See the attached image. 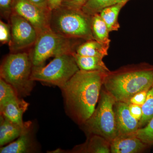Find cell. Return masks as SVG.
Returning a JSON list of instances; mask_svg holds the SVG:
<instances>
[{"instance_id": "cell-1", "label": "cell", "mask_w": 153, "mask_h": 153, "mask_svg": "<svg viewBox=\"0 0 153 153\" xmlns=\"http://www.w3.org/2000/svg\"><path fill=\"white\" fill-rule=\"evenodd\" d=\"M107 73L79 70L60 89L66 109L78 124L83 125L95 110Z\"/></svg>"}, {"instance_id": "cell-2", "label": "cell", "mask_w": 153, "mask_h": 153, "mask_svg": "<svg viewBox=\"0 0 153 153\" xmlns=\"http://www.w3.org/2000/svg\"><path fill=\"white\" fill-rule=\"evenodd\" d=\"M153 84V66L141 63L107 72L102 87L116 101L129 103L136 94L149 89Z\"/></svg>"}, {"instance_id": "cell-3", "label": "cell", "mask_w": 153, "mask_h": 153, "mask_svg": "<svg viewBox=\"0 0 153 153\" xmlns=\"http://www.w3.org/2000/svg\"><path fill=\"white\" fill-rule=\"evenodd\" d=\"M91 22V16L82 10L61 6L52 11L50 27L64 37L87 41L94 39Z\"/></svg>"}, {"instance_id": "cell-4", "label": "cell", "mask_w": 153, "mask_h": 153, "mask_svg": "<svg viewBox=\"0 0 153 153\" xmlns=\"http://www.w3.org/2000/svg\"><path fill=\"white\" fill-rule=\"evenodd\" d=\"M33 65L28 52L11 53L3 60L0 76L13 88L19 97L29 96L34 87Z\"/></svg>"}, {"instance_id": "cell-5", "label": "cell", "mask_w": 153, "mask_h": 153, "mask_svg": "<svg viewBox=\"0 0 153 153\" xmlns=\"http://www.w3.org/2000/svg\"><path fill=\"white\" fill-rule=\"evenodd\" d=\"M115 99L102 87L98 105L91 116L81 125L88 134L104 138L110 143L117 136L114 111Z\"/></svg>"}, {"instance_id": "cell-6", "label": "cell", "mask_w": 153, "mask_h": 153, "mask_svg": "<svg viewBox=\"0 0 153 153\" xmlns=\"http://www.w3.org/2000/svg\"><path fill=\"white\" fill-rule=\"evenodd\" d=\"M76 42V39L61 36L51 29L39 33L28 52L33 67L44 66L45 61L51 57L73 54L77 47Z\"/></svg>"}, {"instance_id": "cell-7", "label": "cell", "mask_w": 153, "mask_h": 153, "mask_svg": "<svg viewBox=\"0 0 153 153\" xmlns=\"http://www.w3.org/2000/svg\"><path fill=\"white\" fill-rule=\"evenodd\" d=\"M79 70L73 54H64L55 57L46 66L33 67L31 79L61 89Z\"/></svg>"}, {"instance_id": "cell-8", "label": "cell", "mask_w": 153, "mask_h": 153, "mask_svg": "<svg viewBox=\"0 0 153 153\" xmlns=\"http://www.w3.org/2000/svg\"><path fill=\"white\" fill-rule=\"evenodd\" d=\"M9 22L11 37L8 45L11 53L30 49L38 38V33L36 28L26 19L14 13L11 15Z\"/></svg>"}, {"instance_id": "cell-9", "label": "cell", "mask_w": 153, "mask_h": 153, "mask_svg": "<svg viewBox=\"0 0 153 153\" xmlns=\"http://www.w3.org/2000/svg\"><path fill=\"white\" fill-rule=\"evenodd\" d=\"M13 13L18 14L30 22L38 34L50 29L52 11L48 8L26 0H15Z\"/></svg>"}, {"instance_id": "cell-10", "label": "cell", "mask_w": 153, "mask_h": 153, "mask_svg": "<svg viewBox=\"0 0 153 153\" xmlns=\"http://www.w3.org/2000/svg\"><path fill=\"white\" fill-rule=\"evenodd\" d=\"M117 136L128 135L139 128V121L131 114L128 103L116 101L114 105Z\"/></svg>"}, {"instance_id": "cell-11", "label": "cell", "mask_w": 153, "mask_h": 153, "mask_svg": "<svg viewBox=\"0 0 153 153\" xmlns=\"http://www.w3.org/2000/svg\"><path fill=\"white\" fill-rule=\"evenodd\" d=\"M32 122H26L23 132L15 141L8 145L1 147V153H25L32 152L35 149Z\"/></svg>"}, {"instance_id": "cell-12", "label": "cell", "mask_w": 153, "mask_h": 153, "mask_svg": "<svg viewBox=\"0 0 153 153\" xmlns=\"http://www.w3.org/2000/svg\"><path fill=\"white\" fill-rule=\"evenodd\" d=\"M52 153H109L110 143L100 136L89 134L85 143L75 146L70 150L58 149Z\"/></svg>"}, {"instance_id": "cell-13", "label": "cell", "mask_w": 153, "mask_h": 153, "mask_svg": "<svg viewBox=\"0 0 153 153\" xmlns=\"http://www.w3.org/2000/svg\"><path fill=\"white\" fill-rule=\"evenodd\" d=\"M149 147L132 134L117 137L110 143L111 153H141Z\"/></svg>"}, {"instance_id": "cell-14", "label": "cell", "mask_w": 153, "mask_h": 153, "mask_svg": "<svg viewBox=\"0 0 153 153\" xmlns=\"http://www.w3.org/2000/svg\"><path fill=\"white\" fill-rule=\"evenodd\" d=\"M29 103L21 97H16L0 106L1 115L13 122L24 126L23 114L28 109Z\"/></svg>"}, {"instance_id": "cell-15", "label": "cell", "mask_w": 153, "mask_h": 153, "mask_svg": "<svg viewBox=\"0 0 153 153\" xmlns=\"http://www.w3.org/2000/svg\"><path fill=\"white\" fill-rule=\"evenodd\" d=\"M26 125L21 126L1 115L0 117V146H4L17 139L23 132Z\"/></svg>"}, {"instance_id": "cell-16", "label": "cell", "mask_w": 153, "mask_h": 153, "mask_svg": "<svg viewBox=\"0 0 153 153\" xmlns=\"http://www.w3.org/2000/svg\"><path fill=\"white\" fill-rule=\"evenodd\" d=\"M109 46L100 43L94 39L87 40L76 48V53L82 56L97 57L103 58L108 55Z\"/></svg>"}, {"instance_id": "cell-17", "label": "cell", "mask_w": 153, "mask_h": 153, "mask_svg": "<svg viewBox=\"0 0 153 153\" xmlns=\"http://www.w3.org/2000/svg\"><path fill=\"white\" fill-rule=\"evenodd\" d=\"M79 70L84 71H102L109 72L110 70L103 62V58L97 57L82 56L76 52L73 53Z\"/></svg>"}, {"instance_id": "cell-18", "label": "cell", "mask_w": 153, "mask_h": 153, "mask_svg": "<svg viewBox=\"0 0 153 153\" xmlns=\"http://www.w3.org/2000/svg\"><path fill=\"white\" fill-rule=\"evenodd\" d=\"M126 3H121L105 8L99 13L110 32L118 30L120 27L118 17L120 10Z\"/></svg>"}, {"instance_id": "cell-19", "label": "cell", "mask_w": 153, "mask_h": 153, "mask_svg": "<svg viewBox=\"0 0 153 153\" xmlns=\"http://www.w3.org/2000/svg\"><path fill=\"white\" fill-rule=\"evenodd\" d=\"M91 27L94 39L109 46L111 42L109 38L110 32L99 14L91 16Z\"/></svg>"}, {"instance_id": "cell-20", "label": "cell", "mask_w": 153, "mask_h": 153, "mask_svg": "<svg viewBox=\"0 0 153 153\" xmlns=\"http://www.w3.org/2000/svg\"><path fill=\"white\" fill-rule=\"evenodd\" d=\"M129 0H88L83 6L82 11L88 16L98 14L102 10L109 6L121 3L127 2Z\"/></svg>"}, {"instance_id": "cell-21", "label": "cell", "mask_w": 153, "mask_h": 153, "mask_svg": "<svg viewBox=\"0 0 153 153\" xmlns=\"http://www.w3.org/2000/svg\"><path fill=\"white\" fill-rule=\"evenodd\" d=\"M142 108L143 115L139 121V128L146 126L153 117V84L148 91L146 99Z\"/></svg>"}, {"instance_id": "cell-22", "label": "cell", "mask_w": 153, "mask_h": 153, "mask_svg": "<svg viewBox=\"0 0 153 153\" xmlns=\"http://www.w3.org/2000/svg\"><path fill=\"white\" fill-rule=\"evenodd\" d=\"M149 146L153 145V117L143 127L131 134Z\"/></svg>"}, {"instance_id": "cell-23", "label": "cell", "mask_w": 153, "mask_h": 153, "mask_svg": "<svg viewBox=\"0 0 153 153\" xmlns=\"http://www.w3.org/2000/svg\"><path fill=\"white\" fill-rule=\"evenodd\" d=\"M18 97L12 85L0 78V106Z\"/></svg>"}, {"instance_id": "cell-24", "label": "cell", "mask_w": 153, "mask_h": 153, "mask_svg": "<svg viewBox=\"0 0 153 153\" xmlns=\"http://www.w3.org/2000/svg\"><path fill=\"white\" fill-rule=\"evenodd\" d=\"M15 0H0V13L2 18L9 21L13 13Z\"/></svg>"}, {"instance_id": "cell-25", "label": "cell", "mask_w": 153, "mask_h": 153, "mask_svg": "<svg viewBox=\"0 0 153 153\" xmlns=\"http://www.w3.org/2000/svg\"><path fill=\"white\" fill-rule=\"evenodd\" d=\"M10 26L9 24L0 21V41L2 44H9L11 40Z\"/></svg>"}, {"instance_id": "cell-26", "label": "cell", "mask_w": 153, "mask_h": 153, "mask_svg": "<svg viewBox=\"0 0 153 153\" xmlns=\"http://www.w3.org/2000/svg\"><path fill=\"white\" fill-rule=\"evenodd\" d=\"M149 89L142 91L136 94L131 99L129 103H133L142 106L144 104L146 99L147 95Z\"/></svg>"}, {"instance_id": "cell-27", "label": "cell", "mask_w": 153, "mask_h": 153, "mask_svg": "<svg viewBox=\"0 0 153 153\" xmlns=\"http://www.w3.org/2000/svg\"><path fill=\"white\" fill-rule=\"evenodd\" d=\"M88 0H63L62 6L71 8L82 10Z\"/></svg>"}, {"instance_id": "cell-28", "label": "cell", "mask_w": 153, "mask_h": 153, "mask_svg": "<svg viewBox=\"0 0 153 153\" xmlns=\"http://www.w3.org/2000/svg\"><path fill=\"white\" fill-rule=\"evenodd\" d=\"M128 108L131 115L140 121L143 115L142 106L133 103H128Z\"/></svg>"}, {"instance_id": "cell-29", "label": "cell", "mask_w": 153, "mask_h": 153, "mask_svg": "<svg viewBox=\"0 0 153 153\" xmlns=\"http://www.w3.org/2000/svg\"><path fill=\"white\" fill-rule=\"evenodd\" d=\"M47 5L51 11L56 10L62 6L63 0H47Z\"/></svg>"}, {"instance_id": "cell-30", "label": "cell", "mask_w": 153, "mask_h": 153, "mask_svg": "<svg viewBox=\"0 0 153 153\" xmlns=\"http://www.w3.org/2000/svg\"><path fill=\"white\" fill-rule=\"evenodd\" d=\"M26 1L36 4L38 5L41 6V7L49 8L48 5H47V0H26Z\"/></svg>"}]
</instances>
